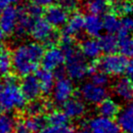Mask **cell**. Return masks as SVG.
Masks as SVG:
<instances>
[{
  "label": "cell",
  "instance_id": "obj_1",
  "mask_svg": "<svg viewBox=\"0 0 133 133\" xmlns=\"http://www.w3.org/2000/svg\"><path fill=\"white\" fill-rule=\"evenodd\" d=\"M43 53L44 48L39 42L22 43L17 46L11 55L12 69L20 76L30 75L38 69Z\"/></svg>",
  "mask_w": 133,
  "mask_h": 133
},
{
  "label": "cell",
  "instance_id": "obj_2",
  "mask_svg": "<svg viewBox=\"0 0 133 133\" xmlns=\"http://www.w3.org/2000/svg\"><path fill=\"white\" fill-rule=\"evenodd\" d=\"M26 99L18 84L17 77L14 75H6L5 82L0 91V111L11 112L16 110L25 108Z\"/></svg>",
  "mask_w": 133,
  "mask_h": 133
},
{
  "label": "cell",
  "instance_id": "obj_3",
  "mask_svg": "<svg viewBox=\"0 0 133 133\" xmlns=\"http://www.w3.org/2000/svg\"><path fill=\"white\" fill-rule=\"evenodd\" d=\"M65 54V70L66 75L72 80H82L88 75L89 65L86 62V58L82 55L75 45L62 47Z\"/></svg>",
  "mask_w": 133,
  "mask_h": 133
},
{
  "label": "cell",
  "instance_id": "obj_4",
  "mask_svg": "<svg viewBox=\"0 0 133 133\" xmlns=\"http://www.w3.org/2000/svg\"><path fill=\"white\" fill-rule=\"evenodd\" d=\"M29 33L34 41L45 43L49 46L55 45L60 39V34L56 32L53 26L42 17L33 19Z\"/></svg>",
  "mask_w": 133,
  "mask_h": 133
},
{
  "label": "cell",
  "instance_id": "obj_5",
  "mask_svg": "<svg viewBox=\"0 0 133 133\" xmlns=\"http://www.w3.org/2000/svg\"><path fill=\"white\" fill-rule=\"evenodd\" d=\"M127 62V58L123 55H121V53L116 54L114 52L106 54L104 57L100 59L97 64V68L108 75L117 76L125 72Z\"/></svg>",
  "mask_w": 133,
  "mask_h": 133
},
{
  "label": "cell",
  "instance_id": "obj_6",
  "mask_svg": "<svg viewBox=\"0 0 133 133\" xmlns=\"http://www.w3.org/2000/svg\"><path fill=\"white\" fill-rule=\"evenodd\" d=\"M80 97L88 104L98 105L108 97V90L106 86L96 85L93 82H85L79 89Z\"/></svg>",
  "mask_w": 133,
  "mask_h": 133
},
{
  "label": "cell",
  "instance_id": "obj_7",
  "mask_svg": "<svg viewBox=\"0 0 133 133\" xmlns=\"http://www.w3.org/2000/svg\"><path fill=\"white\" fill-rule=\"evenodd\" d=\"M53 101L55 104L63 105L66 101L71 98L75 93V86L74 83L68 77H62L57 79L54 83V86L52 89Z\"/></svg>",
  "mask_w": 133,
  "mask_h": 133
},
{
  "label": "cell",
  "instance_id": "obj_8",
  "mask_svg": "<svg viewBox=\"0 0 133 133\" xmlns=\"http://www.w3.org/2000/svg\"><path fill=\"white\" fill-rule=\"evenodd\" d=\"M88 130L91 133H121V130L112 117L98 116L87 122Z\"/></svg>",
  "mask_w": 133,
  "mask_h": 133
},
{
  "label": "cell",
  "instance_id": "obj_9",
  "mask_svg": "<svg viewBox=\"0 0 133 133\" xmlns=\"http://www.w3.org/2000/svg\"><path fill=\"white\" fill-rule=\"evenodd\" d=\"M40 63L43 69L54 71L56 68L64 65L65 54L61 48H58L55 45L49 46V48L44 51V53L42 55Z\"/></svg>",
  "mask_w": 133,
  "mask_h": 133
},
{
  "label": "cell",
  "instance_id": "obj_10",
  "mask_svg": "<svg viewBox=\"0 0 133 133\" xmlns=\"http://www.w3.org/2000/svg\"><path fill=\"white\" fill-rule=\"evenodd\" d=\"M44 19L53 28H62L69 19V12L63 8L60 4L50 5L46 7L44 12Z\"/></svg>",
  "mask_w": 133,
  "mask_h": 133
},
{
  "label": "cell",
  "instance_id": "obj_11",
  "mask_svg": "<svg viewBox=\"0 0 133 133\" xmlns=\"http://www.w3.org/2000/svg\"><path fill=\"white\" fill-rule=\"evenodd\" d=\"M18 8L8 5L0 12V28L5 34H12L15 31L18 20Z\"/></svg>",
  "mask_w": 133,
  "mask_h": 133
},
{
  "label": "cell",
  "instance_id": "obj_12",
  "mask_svg": "<svg viewBox=\"0 0 133 133\" xmlns=\"http://www.w3.org/2000/svg\"><path fill=\"white\" fill-rule=\"evenodd\" d=\"M20 87L25 99L29 101L39 98L40 94L42 93L37 77L32 74L24 76Z\"/></svg>",
  "mask_w": 133,
  "mask_h": 133
},
{
  "label": "cell",
  "instance_id": "obj_13",
  "mask_svg": "<svg viewBox=\"0 0 133 133\" xmlns=\"http://www.w3.org/2000/svg\"><path fill=\"white\" fill-rule=\"evenodd\" d=\"M62 106L63 112H65V115L69 118H71V119L81 118L86 112L85 104L83 103L82 100L78 98H70Z\"/></svg>",
  "mask_w": 133,
  "mask_h": 133
},
{
  "label": "cell",
  "instance_id": "obj_14",
  "mask_svg": "<svg viewBox=\"0 0 133 133\" xmlns=\"http://www.w3.org/2000/svg\"><path fill=\"white\" fill-rule=\"evenodd\" d=\"M112 92L115 95L124 102L133 100V83L129 78L121 77L116 80L112 85Z\"/></svg>",
  "mask_w": 133,
  "mask_h": 133
},
{
  "label": "cell",
  "instance_id": "obj_15",
  "mask_svg": "<svg viewBox=\"0 0 133 133\" xmlns=\"http://www.w3.org/2000/svg\"><path fill=\"white\" fill-rule=\"evenodd\" d=\"M116 122L121 133H133V101L119 110L116 115Z\"/></svg>",
  "mask_w": 133,
  "mask_h": 133
},
{
  "label": "cell",
  "instance_id": "obj_16",
  "mask_svg": "<svg viewBox=\"0 0 133 133\" xmlns=\"http://www.w3.org/2000/svg\"><path fill=\"white\" fill-rule=\"evenodd\" d=\"M84 28V17L80 13H75L69 17L68 21L64 25L63 34H66L70 36H77L79 35Z\"/></svg>",
  "mask_w": 133,
  "mask_h": 133
},
{
  "label": "cell",
  "instance_id": "obj_17",
  "mask_svg": "<svg viewBox=\"0 0 133 133\" xmlns=\"http://www.w3.org/2000/svg\"><path fill=\"white\" fill-rule=\"evenodd\" d=\"M83 29L91 37H98L103 31V23L102 19L98 15L88 14L84 17V28Z\"/></svg>",
  "mask_w": 133,
  "mask_h": 133
},
{
  "label": "cell",
  "instance_id": "obj_18",
  "mask_svg": "<svg viewBox=\"0 0 133 133\" xmlns=\"http://www.w3.org/2000/svg\"><path fill=\"white\" fill-rule=\"evenodd\" d=\"M80 52L86 59L95 61L101 56L102 50L98 40L92 37L88 39H83L82 42L80 43Z\"/></svg>",
  "mask_w": 133,
  "mask_h": 133
},
{
  "label": "cell",
  "instance_id": "obj_19",
  "mask_svg": "<svg viewBox=\"0 0 133 133\" xmlns=\"http://www.w3.org/2000/svg\"><path fill=\"white\" fill-rule=\"evenodd\" d=\"M35 76L37 77L38 81H39L42 93H44L45 95H50L55 83V77L52 71L46 70V69L36 70Z\"/></svg>",
  "mask_w": 133,
  "mask_h": 133
},
{
  "label": "cell",
  "instance_id": "obj_20",
  "mask_svg": "<svg viewBox=\"0 0 133 133\" xmlns=\"http://www.w3.org/2000/svg\"><path fill=\"white\" fill-rule=\"evenodd\" d=\"M18 10H19V14H18L16 29L14 32L18 36H25L26 33H29V28L31 25L33 19L28 14L25 7H21Z\"/></svg>",
  "mask_w": 133,
  "mask_h": 133
},
{
  "label": "cell",
  "instance_id": "obj_21",
  "mask_svg": "<svg viewBox=\"0 0 133 133\" xmlns=\"http://www.w3.org/2000/svg\"><path fill=\"white\" fill-rule=\"evenodd\" d=\"M52 104L45 102L43 100L33 99L30 100L29 104H25V112L29 115V116H40L42 115L45 111H48L49 109H51Z\"/></svg>",
  "mask_w": 133,
  "mask_h": 133
},
{
  "label": "cell",
  "instance_id": "obj_22",
  "mask_svg": "<svg viewBox=\"0 0 133 133\" xmlns=\"http://www.w3.org/2000/svg\"><path fill=\"white\" fill-rule=\"evenodd\" d=\"M85 9L89 14L94 15H104L111 7L110 0H85Z\"/></svg>",
  "mask_w": 133,
  "mask_h": 133
},
{
  "label": "cell",
  "instance_id": "obj_23",
  "mask_svg": "<svg viewBox=\"0 0 133 133\" xmlns=\"http://www.w3.org/2000/svg\"><path fill=\"white\" fill-rule=\"evenodd\" d=\"M98 105H99L98 112L100 116H106V117H115L119 112V105L114 99H111L108 97Z\"/></svg>",
  "mask_w": 133,
  "mask_h": 133
},
{
  "label": "cell",
  "instance_id": "obj_24",
  "mask_svg": "<svg viewBox=\"0 0 133 133\" xmlns=\"http://www.w3.org/2000/svg\"><path fill=\"white\" fill-rule=\"evenodd\" d=\"M99 45L101 47L102 52L106 54L109 53H114L117 50V45H118V38L116 37L114 33H106L103 35L99 36Z\"/></svg>",
  "mask_w": 133,
  "mask_h": 133
},
{
  "label": "cell",
  "instance_id": "obj_25",
  "mask_svg": "<svg viewBox=\"0 0 133 133\" xmlns=\"http://www.w3.org/2000/svg\"><path fill=\"white\" fill-rule=\"evenodd\" d=\"M102 19L103 29L108 33H116L119 28V18L116 13H106Z\"/></svg>",
  "mask_w": 133,
  "mask_h": 133
},
{
  "label": "cell",
  "instance_id": "obj_26",
  "mask_svg": "<svg viewBox=\"0 0 133 133\" xmlns=\"http://www.w3.org/2000/svg\"><path fill=\"white\" fill-rule=\"evenodd\" d=\"M117 49L126 58H133V37L131 35L118 36Z\"/></svg>",
  "mask_w": 133,
  "mask_h": 133
},
{
  "label": "cell",
  "instance_id": "obj_27",
  "mask_svg": "<svg viewBox=\"0 0 133 133\" xmlns=\"http://www.w3.org/2000/svg\"><path fill=\"white\" fill-rule=\"evenodd\" d=\"M114 11L116 15H133V0H114Z\"/></svg>",
  "mask_w": 133,
  "mask_h": 133
},
{
  "label": "cell",
  "instance_id": "obj_28",
  "mask_svg": "<svg viewBox=\"0 0 133 133\" xmlns=\"http://www.w3.org/2000/svg\"><path fill=\"white\" fill-rule=\"evenodd\" d=\"M25 121L26 127L29 128V130L31 133L37 132L38 130L45 126L47 124V117L43 116L42 115L40 116H29Z\"/></svg>",
  "mask_w": 133,
  "mask_h": 133
},
{
  "label": "cell",
  "instance_id": "obj_29",
  "mask_svg": "<svg viewBox=\"0 0 133 133\" xmlns=\"http://www.w3.org/2000/svg\"><path fill=\"white\" fill-rule=\"evenodd\" d=\"M16 118L9 112L0 114V133H12L15 125Z\"/></svg>",
  "mask_w": 133,
  "mask_h": 133
},
{
  "label": "cell",
  "instance_id": "obj_30",
  "mask_svg": "<svg viewBox=\"0 0 133 133\" xmlns=\"http://www.w3.org/2000/svg\"><path fill=\"white\" fill-rule=\"evenodd\" d=\"M118 36L123 35H131L133 33V15L122 16L119 19V28L117 30Z\"/></svg>",
  "mask_w": 133,
  "mask_h": 133
},
{
  "label": "cell",
  "instance_id": "obj_31",
  "mask_svg": "<svg viewBox=\"0 0 133 133\" xmlns=\"http://www.w3.org/2000/svg\"><path fill=\"white\" fill-rule=\"evenodd\" d=\"M69 117L65 115L64 112L60 111H52L47 116V123L48 124L56 125V126H66L69 123Z\"/></svg>",
  "mask_w": 133,
  "mask_h": 133
},
{
  "label": "cell",
  "instance_id": "obj_32",
  "mask_svg": "<svg viewBox=\"0 0 133 133\" xmlns=\"http://www.w3.org/2000/svg\"><path fill=\"white\" fill-rule=\"evenodd\" d=\"M12 70V59L11 54L8 50H6L2 54H0V75L6 76L10 74Z\"/></svg>",
  "mask_w": 133,
  "mask_h": 133
},
{
  "label": "cell",
  "instance_id": "obj_33",
  "mask_svg": "<svg viewBox=\"0 0 133 133\" xmlns=\"http://www.w3.org/2000/svg\"><path fill=\"white\" fill-rule=\"evenodd\" d=\"M89 75L91 77V82H93L96 85L106 86L109 83V75L98 69H96L91 74H89Z\"/></svg>",
  "mask_w": 133,
  "mask_h": 133
},
{
  "label": "cell",
  "instance_id": "obj_34",
  "mask_svg": "<svg viewBox=\"0 0 133 133\" xmlns=\"http://www.w3.org/2000/svg\"><path fill=\"white\" fill-rule=\"evenodd\" d=\"M59 4L68 12H75L79 7L78 0H60Z\"/></svg>",
  "mask_w": 133,
  "mask_h": 133
},
{
  "label": "cell",
  "instance_id": "obj_35",
  "mask_svg": "<svg viewBox=\"0 0 133 133\" xmlns=\"http://www.w3.org/2000/svg\"><path fill=\"white\" fill-rule=\"evenodd\" d=\"M25 11L28 12L29 16L31 17L32 19H36V18H39V17H42V14H43V10H42V7L38 6V5L35 4H31L29 5V6H25Z\"/></svg>",
  "mask_w": 133,
  "mask_h": 133
},
{
  "label": "cell",
  "instance_id": "obj_36",
  "mask_svg": "<svg viewBox=\"0 0 133 133\" xmlns=\"http://www.w3.org/2000/svg\"><path fill=\"white\" fill-rule=\"evenodd\" d=\"M68 125H66V126H56V125L52 124H46L40 130H38L36 133H63L64 129L66 128Z\"/></svg>",
  "mask_w": 133,
  "mask_h": 133
},
{
  "label": "cell",
  "instance_id": "obj_37",
  "mask_svg": "<svg viewBox=\"0 0 133 133\" xmlns=\"http://www.w3.org/2000/svg\"><path fill=\"white\" fill-rule=\"evenodd\" d=\"M12 133H31L29 130V128L26 127L25 121H19L16 122L15 128L13 130Z\"/></svg>",
  "mask_w": 133,
  "mask_h": 133
},
{
  "label": "cell",
  "instance_id": "obj_38",
  "mask_svg": "<svg viewBox=\"0 0 133 133\" xmlns=\"http://www.w3.org/2000/svg\"><path fill=\"white\" fill-rule=\"evenodd\" d=\"M29 1L32 4L38 5V6H40L42 8H46V7H48L50 5L54 4L57 0H29Z\"/></svg>",
  "mask_w": 133,
  "mask_h": 133
},
{
  "label": "cell",
  "instance_id": "obj_39",
  "mask_svg": "<svg viewBox=\"0 0 133 133\" xmlns=\"http://www.w3.org/2000/svg\"><path fill=\"white\" fill-rule=\"evenodd\" d=\"M54 77L56 79H59V78H62V77H65L66 75V70H65V66H60L58 68H56L54 70Z\"/></svg>",
  "mask_w": 133,
  "mask_h": 133
},
{
  "label": "cell",
  "instance_id": "obj_40",
  "mask_svg": "<svg viewBox=\"0 0 133 133\" xmlns=\"http://www.w3.org/2000/svg\"><path fill=\"white\" fill-rule=\"evenodd\" d=\"M125 71L129 75L133 74V58H131V60L127 62V65H126V69H125Z\"/></svg>",
  "mask_w": 133,
  "mask_h": 133
},
{
  "label": "cell",
  "instance_id": "obj_41",
  "mask_svg": "<svg viewBox=\"0 0 133 133\" xmlns=\"http://www.w3.org/2000/svg\"><path fill=\"white\" fill-rule=\"evenodd\" d=\"M8 5H11V1L10 0H0V12L7 7Z\"/></svg>",
  "mask_w": 133,
  "mask_h": 133
},
{
  "label": "cell",
  "instance_id": "obj_42",
  "mask_svg": "<svg viewBox=\"0 0 133 133\" xmlns=\"http://www.w3.org/2000/svg\"><path fill=\"white\" fill-rule=\"evenodd\" d=\"M63 133H74V128L71 127V125L69 124L68 126H66V128L64 129V131H63Z\"/></svg>",
  "mask_w": 133,
  "mask_h": 133
},
{
  "label": "cell",
  "instance_id": "obj_43",
  "mask_svg": "<svg viewBox=\"0 0 133 133\" xmlns=\"http://www.w3.org/2000/svg\"><path fill=\"white\" fill-rule=\"evenodd\" d=\"M7 50V48H6V46H5V44H3L2 42L0 41V54H2L3 52H5Z\"/></svg>",
  "mask_w": 133,
  "mask_h": 133
},
{
  "label": "cell",
  "instance_id": "obj_44",
  "mask_svg": "<svg viewBox=\"0 0 133 133\" xmlns=\"http://www.w3.org/2000/svg\"><path fill=\"white\" fill-rule=\"evenodd\" d=\"M75 133H91L88 129H79Z\"/></svg>",
  "mask_w": 133,
  "mask_h": 133
},
{
  "label": "cell",
  "instance_id": "obj_45",
  "mask_svg": "<svg viewBox=\"0 0 133 133\" xmlns=\"http://www.w3.org/2000/svg\"><path fill=\"white\" fill-rule=\"evenodd\" d=\"M4 36H5V33L3 32V30L0 28V41H2V40L4 39Z\"/></svg>",
  "mask_w": 133,
  "mask_h": 133
},
{
  "label": "cell",
  "instance_id": "obj_46",
  "mask_svg": "<svg viewBox=\"0 0 133 133\" xmlns=\"http://www.w3.org/2000/svg\"><path fill=\"white\" fill-rule=\"evenodd\" d=\"M129 79H130V81L133 83V74H131V75H129Z\"/></svg>",
  "mask_w": 133,
  "mask_h": 133
},
{
  "label": "cell",
  "instance_id": "obj_47",
  "mask_svg": "<svg viewBox=\"0 0 133 133\" xmlns=\"http://www.w3.org/2000/svg\"><path fill=\"white\" fill-rule=\"evenodd\" d=\"M11 1V4H14V3H17L19 0H10Z\"/></svg>",
  "mask_w": 133,
  "mask_h": 133
},
{
  "label": "cell",
  "instance_id": "obj_48",
  "mask_svg": "<svg viewBox=\"0 0 133 133\" xmlns=\"http://www.w3.org/2000/svg\"><path fill=\"white\" fill-rule=\"evenodd\" d=\"M2 86H3V83L0 82V91H1V89H2Z\"/></svg>",
  "mask_w": 133,
  "mask_h": 133
}]
</instances>
